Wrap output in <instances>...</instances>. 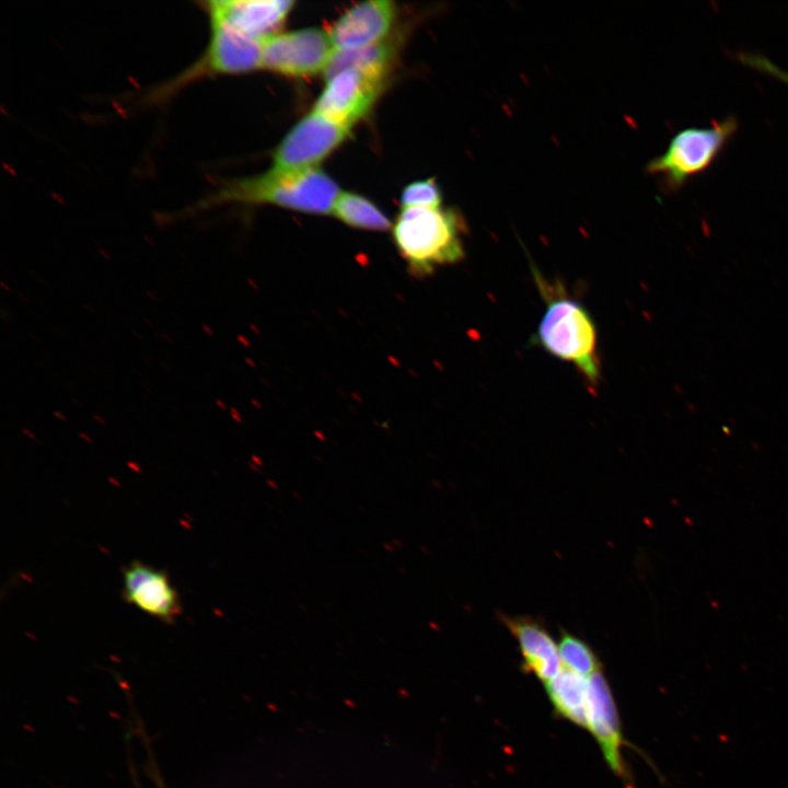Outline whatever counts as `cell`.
I'll return each mask as SVG.
<instances>
[{"mask_svg":"<svg viewBox=\"0 0 788 788\" xmlns=\"http://www.w3.org/2000/svg\"><path fill=\"white\" fill-rule=\"evenodd\" d=\"M335 49L324 30L309 27L275 34L263 40L262 68L289 77L325 71Z\"/></svg>","mask_w":788,"mask_h":788,"instance_id":"cell-6","label":"cell"},{"mask_svg":"<svg viewBox=\"0 0 788 788\" xmlns=\"http://www.w3.org/2000/svg\"><path fill=\"white\" fill-rule=\"evenodd\" d=\"M558 652L561 663L581 676L590 677L602 671V665L592 648L582 639L565 630L561 631Z\"/></svg>","mask_w":788,"mask_h":788,"instance_id":"cell-17","label":"cell"},{"mask_svg":"<svg viewBox=\"0 0 788 788\" xmlns=\"http://www.w3.org/2000/svg\"><path fill=\"white\" fill-rule=\"evenodd\" d=\"M441 200V190L433 179L414 182L402 194L403 208H439Z\"/></svg>","mask_w":788,"mask_h":788,"instance_id":"cell-18","label":"cell"},{"mask_svg":"<svg viewBox=\"0 0 788 788\" xmlns=\"http://www.w3.org/2000/svg\"><path fill=\"white\" fill-rule=\"evenodd\" d=\"M350 128L313 109L282 139L273 154L275 171H299L315 165L336 149Z\"/></svg>","mask_w":788,"mask_h":788,"instance_id":"cell-7","label":"cell"},{"mask_svg":"<svg viewBox=\"0 0 788 788\" xmlns=\"http://www.w3.org/2000/svg\"><path fill=\"white\" fill-rule=\"evenodd\" d=\"M464 223L453 209L403 208L393 225L394 243L415 276L464 257Z\"/></svg>","mask_w":788,"mask_h":788,"instance_id":"cell-3","label":"cell"},{"mask_svg":"<svg viewBox=\"0 0 788 788\" xmlns=\"http://www.w3.org/2000/svg\"><path fill=\"white\" fill-rule=\"evenodd\" d=\"M533 275L546 308L532 341L552 356L572 363L589 385L596 386L601 366L593 317L559 282L551 283L534 268Z\"/></svg>","mask_w":788,"mask_h":788,"instance_id":"cell-1","label":"cell"},{"mask_svg":"<svg viewBox=\"0 0 788 788\" xmlns=\"http://www.w3.org/2000/svg\"><path fill=\"white\" fill-rule=\"evenodd\" d=\"M340 190L337 184L317 167L299 171H275L239 178L222 185L200 200L195 210L224 202L273 204L283 208L326 215L332 212Z\"/></svg>","mask_w":788,"mask_h":788,"instance_id":"cell-2","label":"cell"},{"mask_svg":"<svg viewBox=\"0 0 788 788\" xmlns=\"http://www.w3.org/2000/svg\"><path fill=\"white\" fill-rule=\"evenodd\" d=\"M544 685L555 714L578 727L588 729L589 679L563 669L557 676Z\"/></svg>","mask_w":788,"mask_h":788,"instance_id":"cell-14","label":"cell"},{"mask_svg":"<svg viewBox=\"0 0 788 788\" xmlns=\"http://www.w3.org/2000/svg\"><path fill=\"white\" fill-rule=\"evenodd\" d=\"M588 730L596 740L610 769L630 786V775L622 755L625 744L617 707L602 671L589 677Z\"/></svg>","mask_w":788,"mask_h":788,"instance_id":"cell-10","label":"cell"},{"mask_svg":"<svg viewBox=\"0 0 788 788\" xmlns=\"http://www.w3.org/2000/svg\"><path fill=\"white\" fill-rule=\"evenodd\" d=\"M396 8L389 0H370L347 10L329 33L335 51L360 49L389 38Z\"/></svg>","mask_w":788,"mask_h":788,"instance_id":"cell-11","label":"cell"},{"mask_svg":"<svg viewBox=\"0 0 788 788\" xmlns=\"http://www.w3.org/2000/svg\"><path fill=\"white\" fill-rule=\"evenodd\" d=\"M738 59L743 65L780 80L788 85V72L776 66L768 58L762 55L741 53L738 55Z\"/></svg>","mask_w":788,"mask_h":788,"instance_id":"cell-19","label":"cell"},{"mask_svg":"<svg viewBox=\"0 0 788 788\" xmlns=\"http://www.w3.org/2000/svg\"><path fill=\"white\" fill-rule=\"evenodd\" d=\"M124 601L165 624L174 623L183 612L179 594L167 572L132 560L123 568Z\"/></svg>","mask_w":788,"mask_h":788,"instance_id":"cell-9","label":"cell"},{"mask_svg":"<svg viewBox=\"0 0 788 788\" xmlns=\"http://www.w3.org/2000/svg\"><path fill=\"white\" fill-rule=\"evenodd\" d=\"M294 2L288 0H219L199 2L207 15L217 16L246 35L264 40L283 24Z\"/></svg>","mask_w":788,"mask_h":788,"instance_id":"cell-12","label":"cell"},{"mask_svg":"<svg viewBox=\"0 0 788 788\" xmlns=\"http://www.w3.org/2000/svg\"><path fill=\"white\" fill-rule=\"evenodd\" d=\"M397 43L394 38H386L380 43L348 51H334L326 70L325 78L336 72L355 68L375 78L386 80L387 73L394 62Z\"/></svg>","mask_w":788,"mask_h":788,"instance_id":"cell-15","label":"cell"},{"mask_svg":"<svg viewBox=\"0 0 788 788\" xmlns=\"http://www.w3.org/2000/svg\"><path fill=\"white\" fill-rule=\"evenodd\" d=\"M207 16L210 37L204 53L175 77L152 88L144 95L146 104H164L184 89L206 78L245 73L262 68V40L246 35L217 16Z\"/></svg>","mask_w":788,"mask_h":788,"instance_id":"cell-4","label":"cell"},{"mask_svg":"<svg viewBox=\"0 0 788 788\" xmlns=\"http://www.w3.org/2000/svg\"><path fill=\"white\" fill-rule=\"evenodd\" d=\"M384 82L355 68L343 69L326 79L314 111L351 128L370 111Z\"/></svg>","mask_w":788,"mask_h":788,"instance_id":"cell-8","label":"cell"},{"mask_svg":"<svg viewBox=\"0 0 788 788\" xmlns=\"http://www.w3.org/2000/svg\"><path fill=\"white\" fill-rule=\"evenodd\" d=\"M332 212L352 228L384 231L392 225L390 219L370 200L349 192L339 193Z\"/></svg>","mask_w":788,"mask_h":788,"instance_id":"cell-16","label":"cell"},{"mask_svg":"<svg viewBox=\"0 0 788 788\" xmlns=\"http://www.w3.org/2000/svg\"><path fill=\"white\" fill-rule=\"evenodd\" d=\"M738 127L737 118L728 116L709 127L684 128L671 138L662 154L647 164L646 171L659 176L668 190L675 192L716 161Z\"/></svg>","mask_w":788,"mask_h":788,"instance_id":"cell-5","label":"cell"},{"mask_svg":"<svg viewBox=\"0 0 788 788\" xmlns=\"http://www.w3.org/2000/svg\"><path fill=\"white\" fill-rule=\"evenodd\" d=\"M500 616L518 641L524 672L544 684L557 676L563 670L558 645L543 624L530 616Z\"/></svg>","mask_w":788,"mask_h":788,"instance_id":"cell-13","label":"cell"}]
</instances>
